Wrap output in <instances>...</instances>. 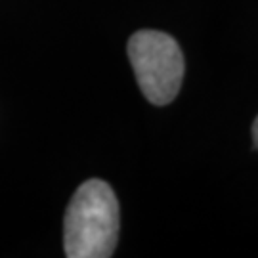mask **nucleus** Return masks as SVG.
<instances>
[{
	"label": "nucleus",
	"instance_id": "f257e3e1",
	"mask_svg": "<svg viewBox=\"0 0 258 258\" xmlns=\"http://www.w3.org/2000/svg\"><path fill=\"white\" fill-rule=\"evenodd\" d=\"M119 201L103 180L84 182L71 197L63 222L69 258H109L119 239Z\"/></svg>",
	"mask_w": 258,
	"mask_h": 258
},
{
	"label": "nucleus",
	"instance_id": "f03ea898",
	"mask_svg": "<svg viewBox=\"0 0 258 258\" xmlns=\"http://www.w3.org/2000/svg\"><path fill=\"white\" fill-rule=\"evenodd\" d=\"M128 57L140 90L153 105L174 100L184 81V54L161 31H138L128 40Z\"/></svg>",
	"mask_w": 258,
	"mask_h": 258
},
{
	"label": "nucleus",
	"instance_id": "7ed1b4c3",
	"mask_svg": "<svg viewBox=\"0 0 258 258\" xmlns=\"http://www.w3.org/2000/svg\"><path fill=\"white\" fill-rule=\"evenodd\" d=\"M252 140H254V146L258 149V117L254 119V124H252Z\"/></svg>",
	"mask_w": 258,
	"mask_h": 258
}]
</instances>
